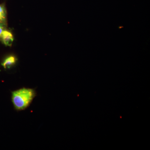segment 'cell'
I'll return each instance as SVG.
<instances>
[{"mask_svg": "<svg viewBox=\"0 0 150 150\" xmlns=\"http://www.w3.org/2000/svg\"><path fill=\"white\" fill-rule=\"evenodd\" d=\"M35 96L34 90L22 88L12 93V100L15 108L17 110L26 109L31 103Z\"/></svg>", "mask_w": 150, "mask_h": 150, "instance_id": "1", "label": "cell"}, {"mask_svg": "<svg viewBox=\"0 0 150 150\" xmlns=\"http://www.w3.org/2000/svg\"><path fill=\"white\" fill-rule=\"evenodd\" d=\"M4 24L0 23V36H1L3 30H4Z\"/></svg>", "mask_w": 150, "mask_h": 150, "instance_id": "5", "label": "cell"}, {"mask_svg": "<svg viewBox=\"0 0 150 150\" xmlns=\"http://www.w3.org/2000/svg\"><path fill=\"white\" fill-rule=\"evenodd\" d=\"M1 40L6 46H11L14 40L12 33L7 30H4L1 36Z\"/></svg>", "mask_w": 150, "mask_h": 150, "instance_id": "2", "label": "cell"}, {"mask_svg": "<svg viewBox=\"0 0 150 150\" xmlns=\"http://www.w3.org/2000/svg\"><path fill=\"white\" fill-rule=\"evenodd\" d=\"M17 59L15 56H10L4 59L2 63V66L5 69H10L13 65L15 64Z\"/></svg>", "mask_w": 150, "mask_h": 150, "instance_id": "3", "label": "cell"}, {"mask_svg": "<svg viewBox=\"0 0 150 150\" xmlns=\"http://www.w3.org/2000/svg\"><path fill=\"white\" fill-rule=\"evenodd\" d=\"M6 19V10L4 4H0V23L5 24Z\"/></svg>", "mask_w": 150, "mask_h": 150, "instance_id": "4", "label": "cell"}]
</instances>
